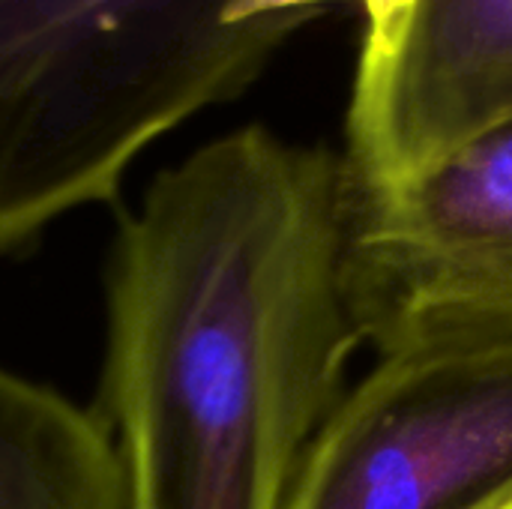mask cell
Wrapping results in <instances>:
<instances>
[{"mask_svg":"<svg viewBox=\"0 0 512 509\" xmlns=\"http://www.w3.org/2000/svg\"><path fill=\"white\" fill-rule=\"evenodd\" d=\"M225 0H0V258L111 201L132 162L249 87L306 15L246 27Z\"/></svg>","mask_w":512,"mask_h":509,"instance_id":"cell-2","label":"cell"},{"mask_svg":"<svg viewBox=\"0 0 512 509\" xmlns=\"http://www.w3.org/2000/svg\"><path fill=\"white\" fill-rule=\"evenodd\" d=\"M285 509H512V339L381 357L315 432Z\"/></svg>","mask_w":512,"mask_h":509,"instance_id":"cell-4","label":"cell"},{"mask_svg":"<svg viewBox=\"0 0 512 509\" xmlns=\"http://www.w3.org/2000/svg\"><path fill=\"white\" fill-rule=\"evenodd\" d=\"M342 291L381 357L512 339V111L408 183L345 174Z\"/></svg>","mask_w":512,"mask_h":509,"instance_id":"cell-3","label":"cell"},{"mask_svg":"<svg viewBox=\"0 0 512 509\" xmlns=\"http://www.w3.org/2000/svg\"><path fill=\"white\" fill-rule=\"evenodd\" d=\"M510 111L512 0H417L399 48L357 69L348 183H408Z\"/></svg>","mask_w":512,"mask_h":509,"instance_id":"cell-5","label":"cell"},{"mask_svg":"<svg viewBox=\"0 0 512 509\" xmlns=\"http://www.w3.org/2000/svg\"><path fill=\"white\" fill-rule=\"evenodd\" d=\"M342 213V156L243 126L123 219L96 411L129 509H285L360 345Z\"/></svg>","mask_w":512,"mask_h":509,"instance_id":"cell-1","label":"cell"},{"mask_svg":"<svg viewBox=\"0 0 512 509\" xmlns=\"http://www.w3.org/2000/svg\"><path fill=\"white\" fill-rule=\"evenodd\" d=\"M321 3H345V0H225L219 21L225 27H246L264 18L312 15V9Z\"/></svg>","mask_w":512,"mask_h":509,"instance_id":"cell-8","label":"cell"},{"mask_svg":"<svg viewBox=\"0 0 512 509\" xmlns=\"http://www.w3.org/2000/svg\"><path fill=\"white\" fill-rule=\"evenodd\" d=\"M0 509H129L105 420L0 369Z\"/></svg>","mask_w":512,"mask_h":509,"instance_id":"cell-6","label":"cell"},{"mask_svg":"<svg viewBox=\"0 0 512 509\" xmlns=\"http://www.w3.org/2000/svg\"><path fill=\"white\" fill-rule=\"evenodd\" d=\"M360 3L366 9V39L357 69H369L384 63L399 48L417 0H360Z\"/></svg>","mask_w":512,"mask_h":509,"instance_id":"cell-7","label":"cell"}]
</instances>
